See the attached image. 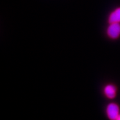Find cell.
Instances as JSON below:
<instances>
[{
	"label": "cell",
	"mask_w": 120,
	"mask_h": 120,
	"mask_svg": "<svg viewBox=\"0 0 120 120\" xmlns=\"http://www.w3.org/2000/svg\"><path fill=\"white\" fill-rule=\"evenodd\" d=\"M106 113L110 120H116L120 113V108L118 105L114 103L109 104L106 108Z\"/></svg>",
	"instance_id": "1"
},
{
	"label": "cell",
	"mask_w": 120,
	"mask_h": 120,
	"mask_svg": "<svg viewBox=\"0 0 120 120\" xmlns=\"http://www.w3.org/2000/svg\"><path fill=\"white\" fill-rule=\"evenodd\" d=\"M107 33L111 38L117 39L120 36V23H110L107 28Z\"/></svg>",
	"instance_id": "2"
},
{
	"label": "cell",
	"mask_w": 120,
	"mask_h": 120,
	"mask_svg": "<svg viewBox=\"0 0 120 120\" xmlns=\"http://www.w3.org/2000/svg\"><path fill=\"white\" fill-rule=\"evenodd\" d=\"M105 95L109 99H113L116 97L117 94V88L112 84H109L105 86L104 90Z\"/></svg>",
	"instance_id": "3"
},
{
	"label": "cell",
	"mask_w": 120,
	"mask_h": 120,
	"mask_svg": "<svg viewBox=\"0 0 120 120\" xmlns=\"http://www.w3.org/2000/svg\"><path fill=\"white\" fill-rule=\"evenodd\" d=\"M109 23H120V7L112 12L109 17Z\"/></svg>",
	"instance_id": "4"
},
{
	"label": "cell",
	"mask_w": 120,
	"mask_h": 120,
	"mask_svg": "<svg viewBox=\"0 0 120 120\" xmlns=\"http://www.w3.org/2000/svg\"><path fill=\"white\" fill-rule=\"evenodd\" d=\"M116 120H120V114L119 115V116L117 117V119H116Z\"/></svg>",
	"instance_id": "5"
}]
</instances>
